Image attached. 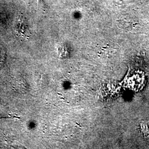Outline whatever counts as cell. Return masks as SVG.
<instances>
[{"label": "cell", "mask_w": 149, "mask_h": 149, "mask_svg": "<svg viewBox=\"0 0 149 149\" xmlns=\"http://www.w3.org/2000/svg\"><path fill=\"white\" fill-rule=\"evenodd\" d=\"M27 25H26V24L23 22V17H21L18 20V28H17V31L18 30V33H20L24 35L27 33Z\"/></svg>", "instance_id": "7a4b0ae2"}, {"label": "cell", "mask_w": 149, "mask_h": 149, "mask_svg": "<svg viewBox=\"0 0 149 149\" xmlns=\"http://www.w3.org/2000/svg\"><path fill=\"white\" fill-rule=\"evenodd\" d=\"M37 1V2L38 4H39L40 6H42V2H41V1L40 0H36Z\"/></svg>", "instance_id": "3957f363"}, {"label": "cell", "mask_w": 149, "mask_h": 149, "mask_svg": "<svg viewBox=\"0 0 149 149\" xmlns=\"http://www.w3.org/2000/svg\"><path fill=\"white\" fill-rule=\"evenodd\" d=\"M133 20V18L129 17V16H124L117 20L118 26L123 30L130 31L135 24Z\"/></svg>", "instance_id": "6da1fadb"}]
</instances>
